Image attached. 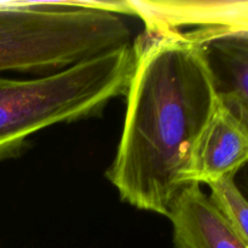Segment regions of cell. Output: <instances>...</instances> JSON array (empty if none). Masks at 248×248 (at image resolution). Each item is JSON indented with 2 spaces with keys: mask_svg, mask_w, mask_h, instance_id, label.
I'll return each instance as SVG.
<instances>
[{
  "mask_svg": "<svg viewBox=\"0 0 248 248\" xmlns=\"http://www.w3.org/2000/svg\"><path fill=\"white\" fill-rule=\"evenodd\" d=\"M132 46L125 123L107 177L121 200L167 217L174 198L188 186L194 144L219 94L191 31L145 29Z\"/></svg>",
  "mask_w": 248,
  "mask_h": 248,
  "instance_id": "6da1fadb",
  "label": "cell"
},
{
  "mask_svg": "<svg viewBox=\"0 0 248 248\" xmlns=\"http://www.w3.org/2000/svg\"><path fill=\"white\" fill-rule=\"evenodd\" d=\"M116 1H0V72L52 74L133 41Z\"/></svg>",
  "mask_w": 248,
  "mask_h": 248,
  "instance_id": "7a4b0ae2",
  "label": "cell"
},
{
  "mask_svg": "<svg viewBox=\"0 0 248 248\" xmlns=\"http://www.w3.org/2000/svg\"><path fill=\"white\" fill-rule=\"evenodd\" d=\"M133 61L131 43L52 74L0 77V161L18 156L39 131L99 115L125 96Z\"/></svg>",
  "mask_w": 248,
  "mask_h": 248,
  "instance_id": "3957f363",
  "label": "cell"
},
{
  "mask_svg": "<svg viewBox=\"0 0 248 248\" xmlns=\"http://www.w3.org/2000/svg\"><path fill=\"white\" fill-rule=\"evenodd\" d=\"M248 123L219 98L196 140L186 170V183L208 184L235 176L248 157Z\"/></svg>",
  "mask_w": 248,
  "mask_h": 248,
  "instance_id": "277c9868",
  "label": "cell"
},
{
  "mask_svg": "<svg viewBox=\"0 0 248 248\" xmlns=\"http://www.w3.org/2000/svg\"><path fill=\"white\" fill-rule=\"evenodd\" d=\"M202 47L223 103L248 123V28L191 31Z\"/></svg>",
  "mask_w": 248,
  "mask_h": 248,
  "instance_id": "5b68a950",
  "label": "cell"
},
{
  "mask_svg": "<svg viewBox=\"0 0 248 248\" xmlns=\"http://www.w3.org/2000/svg\"><path fill=\"white\" fill-rule=\"evenodd\" d=\"M176 248H248L201 189L190 183L174 198L169 215Z\"/></svg>",
  "mask_w": 248,
  "mask_h": 248,
  "instance_id": "8992f818",
  "label": "cell"
},
{
  "mask_svg": "<svg viewBox=\"0 0 248 248\" xmlns=\"http://www.w3.org/2000/svg\"><path fill=\"white\" fill-rule=\"evenodd\" d=\"M147 31H182V27L248 28L247 1H127Z\"/></svg>",
  "mask_w": 248,
  "mask_h": 248,
  "instance_id": "52a82bcc",
  "label": "cell"
},
{
  "mask_svg": "<svg viewBox=\"0 0 248 248\" xmlns=\"http://www.w3.org/2000/svg\"><path fill=\"white\" fill-rule=\"evenodd\" d=\"M211 203L235 232L248 241V205L235 183V176H227L207 184Z\"/></svg>",
  "mask_w": 248,
  "mask_h": 248,
  "instance_id": "ba28073f",
  "label": "cell"
}]
</instances>
